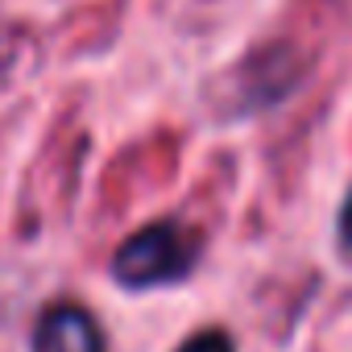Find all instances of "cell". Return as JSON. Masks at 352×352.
<instances>
[{
	"instance_id": "obj_1",
	"label": "cell",
	"mask_w": 352,
	"mask_h": 352,
	"mask_svg": "<svg viewBox=\"0 0 352 352\" xmlns=\"http://www.w3.org/2000/svg\"><path fill=\"white\" fill-rule=\"evenodd\" d=\"M204 257V232L183 220H153L112 253V278L129 290L183 282Z\"/></svg>"
},
{
	"instance_id": "obj_2",
	"label": "cell",
	"mask_w": 352,
	"mask_h": 352,
	"mask_svg": "<svg viewBox=\"0 0 352 352\" xmlns=\"http://www.w3.org/2000/svg\"><path fill=\"white\" fill-rule=\"evenodd\" d=\"M30 352H108V340L91 311H83L75 302H54L42 311V319L34 327Z\"/></svg>"
},
{
	"instance_id": "obj_3",
	"label": "cell",
	"mask_w": 352,
	"mask_h": 352,
	"mask_svg": "<svg viewBox=\"0 0 352 352\" xmlns=\"http://www.w3.org/2000/svg\"><path fill=\"white\" fill-rule=\"evenodd\" d=\"M174 352H236V340H232L224 327H204V331H195L187 344H179Z\"/></svg>"
},
{
	"instance_id": "obj_4",
	"label": "cell",
	"mask_w": 352,
	"mask_h": 352,
	"mask_svg": "<svg viewBox=\"0 0 352 352\" xmlns=\"http://www.w3.org/2000/svg\"><path fill=\"white\" fill-rule=\"evenodd\" d=\"M336 241H340L344 261L352 265V187H348V195H344V204H340V216H336Z\"/></svg>"
}]
</instances>
